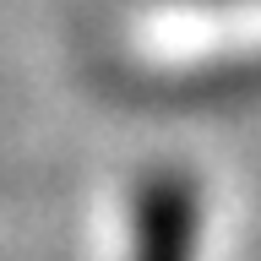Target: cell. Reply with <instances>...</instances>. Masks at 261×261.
<instances>
[{
  "instance_id": "obj_1",
  "label": "cell",
  "mask_w": 261,
  "mask_h": 261,
  "mask_svg": "<svg viewBox=\"0 0 261 261\" xmlns=\"http://www.w3.org/2000/svg\"><path fill=\"white\" fill-rule=\"evenodd\" d=\"M125 218H136L125 240V261H196L201 256V196L185 179H158L125 201Z\"/></svg>"
}]
</instances>
